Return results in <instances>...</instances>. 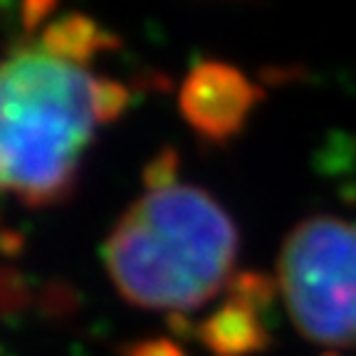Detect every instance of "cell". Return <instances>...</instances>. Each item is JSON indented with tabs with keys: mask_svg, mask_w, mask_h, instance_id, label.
Listing matches in <instances>:
<instances>
[{
	"mask_svg": "<svg viewBox=\"0 0 356 356\" xmlns=\"http://www.w3.org/2000/svg\"><path fill=\"white\" fill-rule=\"evenodd\" d=\"M260 97V87L238 67L200 60L186 74L178 106L200 139L225 144L243 131Z\"/></svg>",
	"mask_w": 356,
	"mask_h": 356,
	"instance_id": "cell-4",
	"label": "cell"
},
{
	"mask_svg": "<svg viewBox=\"0 0 356 356\" xmlns=\"http://www.w3.org/2000/svg\"><path fill=\"white\" fill-rule=\"evenodd\" d=\"M99 55L82 25L60 17L0 57V195L50 208L74 193L97 131L131 104L127 84L92 67Z\"/></svg>",
	"mask_w": 356,
	"mask_h": 356,
	"instance_id": "cell-1",
	"label": "cell"
},
{
	"mask_svg": "<svg viewBox=\"0 0 356 356\" xmlns=\"http://www.w3.org/2000/svg\"><path fill=\"white\" fill-rule=\"evenodd\" d=\"M176 171L171 151L151 161L146 191L111 228L102 257L127 302L184 314L230 284L240 238L230 213Z\"/></svg>",
	"mask_w": 356,
	"mask_h": 356,
	"instance_id": "cell-2",
	"label": "cell"
},
{
	"mask_svg": "<svg viewBox=\"0 0 356 356\" xmlns=\"http://www.w3.org/2000/svg\"><path fill=\"white\" fill-rule=\"evenodd\" d=\"M275 282L265 275L240 273L225 287V300L195 327V337L213 356H255L267 349L273 332Z\"/></svg>",
	"mask_w": 356,
	"mask_h": 356,
	"instance_id": "cell-5",
	"label": "cell"
},
{
	"mask_svg": "<svg viewBox=\"0 0 356 356\" xmlns=\"http://www.w3.org/2000/svg\"><path fill=\"white\" fill-rule=\"evenodd\" d=\"M277 282L302 337L327 349H356V222L302 220L282 243Z\"/></svg>",
	"mask_w": 356,
	"mask_h": 356,
	"instance_id": "cell-3",
	"label": "cell"
},
{
	"mask_svg": "<svg viewBox=\"0 0 356 356\" xmlns=\"http://www.w3.org/2000/svg\"><path fill=\"white\" fill-rule=\"evenodd\" d=\"M127 356H184V354L168 339H149L127 346Z\"/></svg>",
	"mask_w": 356,
	"mask_h": 356,
	"instance_id": "cell-6",
	"label": "cell"
}]
</instances>
